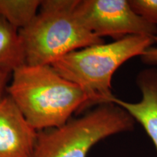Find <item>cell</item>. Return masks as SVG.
<instances>
[{
	"instance_id": "cell-1",
	"label": "cell",
	"mask_w": 157,
	"mask_h": 157,
	"mask_svg": "<svg viewBox=\"0 0 157 157\" xmlns=\"http://www.w3.org/2000/svg\"><path fill=\"white\" fill-rule=\"evenodd\" d=\"M7 94L35 130L63 125L75 112L86 109L87 98L75 84L51 65H24L12 74Z\"/></svg>"
},
{
	"instance_id": "cell-2",
	"label": "cell",
	"mask_w": 157,
	"mask_h": 157,
	"mask_svg": "<svg viewBox=\"0 0 157 157\" xmlns=\"http://www.w3.org/2000/svg\"><path fill=\"white\" fill-rule=\"evenodd\" d=\"M154 44L151 37L128 36L73 51L51 66L64 78L81 88L87 98V109L112 103L115 96L111 80L116 71L130 58L142 56Z\"/></svg>"
},
{
	"instance_id": "cell-3",
	"label": "cell",
	"mask_w": 157,
	"mask_h": 157,
	"mask_svg": "<svg viewBox=\"0 0 157 157\" xmlns=\"http://www.w3.org/2000/svg\"><path fill=\"white\" fill-rule=\"evenodd\" d=\"M77 0H42L36 17L19 30L26 65H52L73 51L102 44L75 11Z\"/></svg>"
},
{
	"instance_id": "cell-4",
	"label": "cell",
	"mask_w": 157,
	"mask_h": 157,
	"mask_svg": "<svg viewBox=\"0 0 157 157\" xmlns=\"http://www.w3.org/2000/svg\"><path fill=\"white\" fill-rule=\"evenodd\" d=\"M134 124L135 119L117 104L98 105L62 126L38 131L32 157H87L99 141L132 130Z\"/></svg>"
},
{
	"instance_id": "cell-5",
	"label": "cell",
	"mask_w": 157,
	"mask_h": 157,
	"mask_svg": "<svg viewBox=\"0 0 157 157\" xmlns=\"http://www.w3.org/2000/svg\"><path fill=\"white\" fill-rule=\"evenodd\" d=\"M75 11L88 30L100 38L157 36V27L137 15L127 0H77Z\"/></svg>"
},
{
	"instance_id": "cell-6",
	"label": "cell",
	"mask_w": 157,
	"mask_h": 157,
	"mask_svg": "<svg viewBox=\"0 0 157 157\" xmlns=\"http://www.w3.org/2000/svg\"><path fill=\"white\" fill-rule=\"evenodd\" d=\"M37 132L6 95L0 101V157H32Z\"/></svg>"
},
{
	"instance_id": "cell-7",
	"label": "cell",
	"mask_w": 157,
	"mask_h": 157,
	"mask_svg": "<svg viewBox=\"0 0 157 157\" xmlns=\"http://www.w3.org/2000/svg\"><path fill=\"white\" fill-rule=\"evenodd\" d=\"M137 84L143 98L137 103H129L115 97L112 103L122 108L142 125L157 150V69L148 68L140 72Z\"/></svg>"
},
{
	"instance_id": "cell-8",
	"label": "cell",
	"mask_w": 157,
	"mask_h": 157,
	"mask_svg": "<svg viewBox=\"0 0 157 157\" xmlns=\"http://www.w3.org/2000/svg\"><path fill=\"white\" fill-rule=\"evenodd\" d=\"M26 64L19 30L0 16V70L13 74Z\"/></svg>"
},
{
	"instance_id": "cell-9",
	"label": "cell",
	"mask_w": 157,
	"mask_h": 157,
	"mask_svg": "<svg viewBox=\"0 0 157 157\" xmlns=\"http://www.w3.org/2000/svg\"><path fill=\"white\" fill-rule=\"evenodd\" d=\"M41 3L42 0H0V16L21 30L36 17Z\"/></svg>"
},
{
	"instance_id": "cell-10",
	"label": "cell",
	"mask_w": 157,
	"mask_h": 157,
	"mask_svg": "<svg viewBox=\"0 0 157 157\" xmlns=\"http://www.w3.org/2000/svg\"><path fill=\"white\" fill-rule=\"evenodd\" d=\"M129 3L137 15L157 27V0H129Z\"/></svg>"
},
{
	"instance_id": "cell-11",
	"label": "cell",
	"mask_w": 157,
	"mask_h": 157,
	"mask_svg": "<svg viewBox=\"0 0 157 157\" xmlns=\"http://www.w3.org/2000/svg\"><path fill=\"white\" fill-rule=\"evenodd\" d=\"M154 43L157 44V36L153 37ZM143 61L150 65L157 64V46H151L145 50L141 56Z\"/></svg>"
},
{
	"instance_id": "cell-12",
	"label": "cell",
	"mask_w": 157,
	"mask_h": 157,
	"mask_svg": "<svg viewBox=\"0 0 157 157\" xmlns=\"http://www.w3.org/2000/svg\"><path fill=\"white\" fill-rule=\"evenodd\" d=\"M11 74L9 72L0 70V101L7 95L5 93H7V89L8 87L7 82Z\"/></svg>"
}]
</instances>
